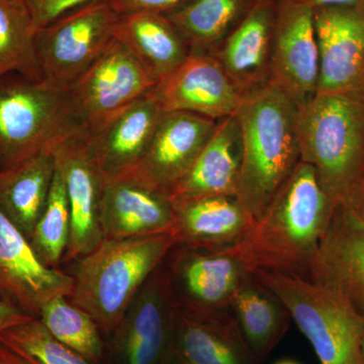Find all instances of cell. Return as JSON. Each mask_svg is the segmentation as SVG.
<instances>
[{"instance_id": "cell-1", "label": "cell", "mask_w": 364, "mask_h": 364, "mask_svg": "<svg viewBox=\"0 0 364 364\" xmlns=\"http://www.w3.org/2000/svg\"><path fill=\"white\" fill-rule=\"evenodd\" d=\"M336 205L313 166L299 161L245 236L222 250L236 255L250 272L267 270L310 279Z\"/></svg>"}, {"instance_id": "cell-2", "label": "cell", "mask_w": 364, "mask_h": 364, "mask_svg": "<svg viewBox=\"0 0 364 364\" xmlns=\"http://www.w3.org/2000/svg\"><path fill=\"white\" fill-rule=\"evenodd\" d=\"M298 107L268 81L242 95L236 114L242 162L237 200L257 220L301 161Z\"/></svg>"}, {"instance_id": "cell-3", "label": "cell", "mask_w": 364, "mask_h": 364, "mask_svg": "<svg viewBox=\"0 0 364 364\" xmlns=\"http://www.w3.org/2000/svg\"><path fill=\"white\" fill-rule=\"evenodd\" d=\"M176 245L174 232L104 239L77 260L69 299L100 330L116 331L133 299Z\"/></svg>"}, {"instance_id": "cell-4", "label": "cell", "mask_w": 364, "mask_h": 364, "mask_svg": "<svg viewBox=\"0 0 364 364\" xmlns=\"http://www.w3.org/2000/svg\"><path fill=\"white\" fill-rule=\"evenodd\" d=\"M301 161L313 166L335 203L364 186V107L352 93H316L299 105Z\"/></svg>"}, {"instance_id": "cell-5", "label": "cell", "mask_w": 364, "mask_h": 364, "mask_svg": "<svg viewBox=\"0 0 364 364\" xmlns=\"http://www.w3.org/2000/svg\"><path fill=\"white\" fill-rule=\"evenodd\" d=\"M83 132L68 88L18 74L0 79V168L54 153Z\"/></svg>"}, {"instance_id": "cell-6", "label": "cell", "mask_w": 364, "mask_h": 364, "mask_svg": "<svg viewBox=\"0 0 364 364\" xmlns=\"http://www.w3.org/2000/svg\"><path fill=\"white\" fill-rule=\"evenodd\" d=\"M282 301L321 364H364V316L334 289L305 277L254 270Z\"/></svg>"}, {"instance_id": "cell-7", "label": "cell", "mask_w": 364, "mask_h": 364, "mask_svg": "<svg viewBox=\"0 0 364 364\" xmlns=\"http://www.w3.org/2000/svg\"><path fill=\"white\" fill-rule=\"evenodd\" d=\"M119 18L107 0H93L36 31L43 79L70 87L114 39Z\"/></svg>"}, {"instance_id": "cell-8", "label": "cell", "mask_w": 364, "mask_h": 364, "mask_svg": "<svg viewBox=\"0 0 364 364\" xmlns=\"http://www.w3.org/2000/svg\"><path fill=\"white\" fill-rule=\"evenodd\" d=\"M156 85L135 55L114 38L68 90L79 122L90 135Z\"/></svg>"}, {"instance_id": "cell-9", "label": "cell", "mask_w": 364, "mask_h": 364, "mask_svg": "<svg viewBox=\"0 0 364 364\" xmlns=\"http://www.w3.org/2000/svg\"><path fill=\"white\" fill-rule=\"evenodd\" d=\"M177 301L164 263L124 314L117 332L124 364H172L176 356Z\"/></svg>"}, {"instance_id": "cell-10", "label": "cell", "mask_w": 364, "mask_h": 364, "mask_svg": "<svg viewBox=\"0 0 364 364\" xmlns=\"http://www.w3.org/2000/svg\"><path fill=\"white\" fill-rule=\"evenodd\" d=\"M320 54L312 7L277 0L269 81L296 105L317 93Z\"/></svg>"}, {"instance_id": "cell-11", "label": "cell", "mask_w": 364, "mask_h": 364, "mask_svg": "<svg viewBox=\"0 0 364 364\" xmlns=\"http://www.w3.org/2000/svg\"><path fill=\"white\" fill-rule=\"evenodd\" d=\"M54 154L70 210V234L64 260H78L104 240L100 213L105 177L85 132L62 143Z\"/></svg>"}, {"instance_id": "cell-12", "label": "cell", "mask_w": 364, "mask_h": 364, "mask_svg": "<svg viewBox=\"0 0 364 364\" xmlns=\"http://www.w3.org/2000/svg\"><path fill=\"white\" fill-rule=\"evenodd\" d=\"M310 280L342 294L364 316V198L337 203Z\"/></svg>"}, {"instance_id": "cell-13", "label": "cell", "mask_w": 364, "mask_h": 364, "mask_svg": "<svg viewBox=\"0 0 364 364\" xmlns=\"http://www.w3.org/2000/svg\"><path fill=\"white\" fill-rule=\"evenodd\" d=\"M74 279L41 262L30 241L0 210V299L33 318L58 296L70 298Z\"/></svg>"}, {"instance_id": "cell-14", "label": "cell", "mask_w": 364, "mask_h": 364, "mask_svg": "<svg viewBox=\"0 0 364 364\" xmlns=\"http://www.w3.org/2000/svg\"><path fill=\"white\" fill-rule=\"evenodd\" d=\"M168 272L179 306L196 312L228 308L241 282L250 273L226 250H198L176 246Z\"/></svg>"}, {"instance_id": "cell-15", "label": "cell", "mask_w": 364, "mask_h": 364, "mask_svg": "<svg viewBox=\"0 0 364 364\" xmlns=\"http://www.w3.org/2000/svg\"><path fill=\"white\" fill-rule=\"evenodd\" d=\"M218 122L191 112H165L142 159L126 176L169 193L193 166Z\"/></svg>"}, {"instance_id": "cell-16", "label": "cell", "mask_w": 364, "mask_h": 364, "mask_svg": "<svg viewBox=\"0 0 364 364\" xmlns=\"http://www.w3.org/2000/svg\"><path fill=\"white\" fill-rule=\"evenodd\" d=\"M320 54L317 93H351L364 78V4L314 11Z\"/></svg>"}, {"instance_id": "cell-17", "label": "cell", "mask_w": 364, "mask_h": 364, "mask_svg": "<svg viewBox=\"0 0 364 364\" xmlns=\"http://www.w3.org/2000/svg\"><path fill=\"white\" fill-rule=\"evenodd\" d=\"M165 112H186L220 121L236 114L242 93L214 55L189 53L154 88Z\"/></svg>"}, {"instance_id": "cell-18", "label": "cell", "mask_w": 364, "mask_h": 364, "mask_svg": "<svg viewBox=\"0 0 364 364\" xmlns=\"http://www.w3.org/2000/svg\"><path fill=\"white\" fill-rule=\"evenodd\" d=\"M104 239H126L173 232L176 208L169 193L135 177L105 178L100 213Z\"/></svg>"}, {"instance_id": "cell-19", "label": "cell", "mask_w": 364, "mask_h": 364, "mask_svg": "<svg viewBox=\"0 0 364 364\" xmlns=\"http://www.w3.org/2000/svg\"><path fill=\"white\" fill-rule=\"evenodd\" d=\"M165 112L153 90L97 133H86L105 178H119L133 171L149 147Z\"/></svg>"}, {"instance_id": "cell-20", "label": "cell", "mask_w": 364, "mask_h": 364, "mask_svg": "<svg viewBox=\"0 0 364 364\" xmlns=\"http://www.w3.org/2000/svg\"><path fill=\"white\" fill-rule=\"evenodd\" d=\"M277 0H255L212 55L243 93L269 81Z\"/></svg>"}, {"instance_id": "cell-21", "label": "cell", "mask_w": 364, "mask_h": 364, "mask_svg": "<svg viewBox=\"0 0 364 364\" xmlns=\"http://www.w3.org/2000/svg\"><path fill=\"white\" fill-rule=\"evenodd\" d=\"M176 353L189 364H259L228 308L196 312L179 306Z\"/></svg>"}, {"instance_id": "cell-22", "label": "cell", "mask_w": 364, "mask_h": 364, "mask_svg": "<svg viewBox=\"0 0 364 364\" xmlns=\"http://www.w3.org/2000/svg\"><path fill=\"white\" fill-rule=\"evenodd\" d=\"M241 162V134L236 117L220 119L193 166L170 191L172 202L208 196L237 198Z\"/></svg>"}, {"instance_id": "cell-23", "label": "cell", "mask_w": 364, "mask_h": 364, "mask_svg": "<svg viewBox=\"0 0 364 364\" xmlns=\"http://www.w3.org/2000/svg\"><path fill=\"white\" fill-rule=\"evenodd\" d=\"M177 246L215 251L231 247L245 236L254 221L237 198L208 196L173 203Z\"/></svg>"}, {"instance_id": "cell-24", "label": "cell", "mask_w": 364, "mask_h": 364, "mask_svg": "<svg viewBox=\"0 0 364 364\" xmlns=\"http://www.w3.org/2000/svg\"><path fill=\"white\" fill-rule=\"evenodd\" d=\"M114 38L123 43L159 85L186 61L189 50L163 14H119Z\"/></svg>"}, {"instance_id": "cell-25", "label": "cell", "mask_w": 364, "mask_h": 364, "mask_svg": "<svg viewBox=\"0 0 364 364\" xmlns=\"http://www.w3.org/2000/svg\"><path fill=\"white\" fill-rule=\"evenodd\" d=\"M55 169L52 152L0 168V210L28 240L47 205Z\"/></svg>"}, {"instance_id": "cell-26", "label": "cell", "mask_w": 364, "mask_h": 364, "mask_svg": "<svg viewBox=\"0 0 364 364\" xmlns=\"http://www.w3.org/2000/svg\"><path fill=\"white\" fill-rule=\"evenodd\" d=\"M229 308L259 363L282 341L291 324L286 306L251 272L235 291Z\"/></svg>"}, {"instance_id": "cell-27", "label": "cell", "mask_w": 364, "mask_h": 364, "mask_svg": "<svg viewBox=\"0 0 364 364\" xmlns=\"http://www.w3.org/2000/svg\"><path fill=\"white\" fill-rule=\"evenodd\" d=\"M255 0H184L165 14L189 53L213 54Z\"/></svg>"}, {"instance_id": "cell-28", "label": "cell", "mask_w": 364, "mask_h": 364, "mask_svg": "<svg viewBox=\"0 0 364 364\" xmlns=\"http://www.w3.org/2000/svg\"><path fill=\"white\" fill-rule=\"evenodd\" d=\"M36 28L23 2L0 0V79L13 74L40 80Z\"/></svg>"}, {"instance_id": "cell-29", "label": "cell", "mask_w": 364, "mask_h": 364, "mask_svg": "<svg viewBox=\"0 0 364 364\" xmlns=\"http://www.w3.org/2000/svg\"><path fill=\"white\" fill-rule=\"evenodd\" d=\"M68 299L58 296L52 299L43 306L38 318L55 338L86 360L97 364L104 353L100 327L90 314Z\"/></svg>"}, {"instance_id": "cell-30", "label": "cell", "mask_w": 364, "mask_h": 364, "mask_svg": "<svg viewBox=\"0 0 364 364\" xmlns=\"http://www.w3.org/2000/svg\"><path fill=\"white\" fill-rule=\"evenodd\" d=\"M69 234L70 210L65 183L56 165L47 205L28 241L43 264L58 268L65 255Z\"/></svg>"}, {"instance_id": "cell-31", "label": "cell", "mask_w": 364, "mask_h": 364, "mask_svg": "<svg viewBox=\"0 0 364 364\" xmlns=\"http://www.w3.org/2000/svg\"><path fill=\"white\" fill-rule=\"evenodd\" d=\"M0 341L33 364H92L55 338L38 318L4 330Z\"/></svg>"}, {"instance_id": "cell-32", "label": "cell", "mask_w": 364, "mask_h": 364, "mask_svg": "<svg viewBox=\"0 0 364 364\" xmlns=\"http://www.w3.org/2000/svg\"><path fill=\"white\" fill-rule=\"evenodd\" d=\"M93 0H23L36 30L50 25Z\"/></svg>"}, {"instance_id": "cell-33", "label": "cell", "mask_w": 364, "mask_h": 364, "mask_svg": "<svg viewBox=\"0 0 364 364\" xmlns=\"http://www.w3.org/2000/svg\"><path fill=\"white\" fill-rule=\"evenodd\" d=\"M117 14L150 11L167 14L178 6L184 0H107Z\"/></svg>"}, {"instance_id": "cell-34", "label": "cell", "mask_w": 364, "mask_h": 364, "mask_svg": "<svg viewBox=\"0 0 364 364\" xmlns=\"http://www.w3.org/2000/svg\"><path fill=\"white\" fill-rule=\"evenodd\" d=\"M32 318V316L23 312L16 306L0 299V333L13 326L25 323Z\"/></svg>"}, {"instance_id": "cell-35", "label": "cell", "mask_w": 364, "mask_h": 364, "mask_svg": "<svg viewBox=\"0 0 364 364\" xmlns=\"http://www.w3.org/2000/svg\"><path fill=\"white\" fill-rule=\"evenodd\" d=\"M312 7L314 11L323 7L356 6L364 4V0H294Z\"/></svg>"}, {"instance_id": "cell-36", "label": "cell", "mask_w": 364, "mask_h": 364, "mask_svg": "<svg viewBox=\"0 0 364 364\" xmlns=\"http://www.w3.org/2000/svg\"><path fill=\"white\" fill-rule=\"evenodd\" d=\"M0 364H33L0 341Z\"/></svg>"}, {"instance_id": "cell-37", "label": "cell", "mask_w": 364, "mask_h": 364, "mask_svg": "<svg viewBox=\"0 0 364 364\" xmlns=\"http://www.w3.org/2000/svg\"><path fill=\"white\" fill-rule=\"evenodd\" d=\"M172 364H189L188 361L184 360L183 358H181L178 354L176 353V358H174L173 363Z\"/></svg>"}, {"instance_id": "cell-38", "label": "cell", "mask_w": 364, "mask_h": 364, "mask_svg": "<svg viewBox=\"0 0 364 364\" xmlns=\"http://www.w3.org/2000/svg\"><path fill=\"white\" fill-rule=\"evenodd\" d=\"M274 364H301L299 363H296V361L291 360V359H284V360H280L279 363H274Z\"/></svg>"}, {"instance_id": "cell-39", "label": "cell", "mask_w": 364, "mask_h": 364, "mask_svg": "<svg viewBox=\"0 0 364 364\" xmlns=\"http://www.w3.org/2000/svg\"><path fill=\"white\" fill-rule=\"evenodd\" d=\"M363 363H364V337H363Z\"/></svg>"}, {"instance_id": "cell-40", "label": "cell", "mask_w": 364, "mask_h": 364, "mask_svg": "<svg viewBox=\"0 0 364 364\" xmlns=\"http://www.w3.org/2000/svg\"><path fill=\"white\" fill-rule=\"evenodd\" d=\"M363 198H364V186H363Z\"/></svg>"}, {"instance_id": "cell-41", "label": "cell", "mask_w": 364, "mask_h": 364, "mask_svg": "<svg viewBox=\"0 0 364 364\" xmlns=\"http://www.w3.org/2000/svg\"><path fill=\"white\" fill-rule=\"evenodd\" d=\"M16 1H21V2H23V0H16Z\"/></svg>"}]
</instances>
